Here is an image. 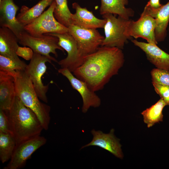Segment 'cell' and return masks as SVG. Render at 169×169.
<instances>
[{"label": "cell", "mask_w": 169, "mask_h": 169, "mask_svg": "<svg viewBox=\"0 0 169 169\" xmlns=\"http://www.w3.org/2000/svg\"><path fill=\"white\" fill-rule=\"evenodd\" d=\"M124 57L121 49L100 47L95 52L84 57L83 63L73 72L95 92L102 90L123 66Z\"/></svg>", "instance_id": "6da1fadb"}, {"label": "cell", "mask_w": 169, "mask_h": 169, "mask_svg": "<svg viewBox=\"0 0 169 169\" xmlns=\"http://www.w3.org/2000/svg\"><path fill=\"white\" fill-rule=\"evenodd\" d=\"M11 133L16 144L40 136L43 126L36 114L25 106L16 96L11 108L5 110Z\"/></svg>", "instance_id": "7a4b0ae2"}, {"label": "cell", "mask_w": 169, "mask_h": 169, "mask_svg": "<svg viewBox=\"0 0 169 169\" xmlns=\"http://www.w3.org/2000/svg\"><path fill=\"white\" fill-rule=\"evenodd\" d=\"M14 78L16 96L25 106L36 114L44 130H47L50 120V106L40 100L25 70L17 71Z\"/></svg>", "instance_id": "3957f363"}, {"label": "cell", "mask_w": 169, "mask_h": 169, "mask_svg": "<svg viewBox=\"0 0 169 169\" xmlns=\"http://www.w3.org/2000/svg\"><path fill=\"white\" fill-rule=\"evenodd\" d=\"M111 13L102 15L106 20L104 29L105 37L101 46L123 48L128 39L130 38L126 34L127 26L129 19L120 16L117 18Z\"/></svg>", "instance_id": "277c9868"}, {"label": "cell", "mask_w": 169, "mask_h": 169, "mask_svg": "<svg viewBox=\"0 0 169 169\" xmlns=\"http://www.w3.org/2000/svg\"><path fill=\"white\" fill-rule=\"evenodd\" d=\"M18 39L19 43L21 45L30 47L34 53L47 57L55 62H57V61L50 54L52 53L57 57L56 50L59 49L64 52V50L58 44V38L49 34L35 36L24 30Z\"/></svg>", "instance_id": "5b68a950"}, {"label": "cell", "mask_w": 169, "mask_h": 169, "mask_svg": "<svg viewBox=\"0 0 169 169\" xmlns=\"http://www.w3.org/2000/svg\"><path fill=\"white\" fill-rule=\"evenodd\" d=\"M55 5L54 0L48 9L40 16L24 27V30L35 36L47 33H68V27L59 22L54 16Z\"/></svg>", "instance_id": "8992f818"}, {"label": "cell", "mask_w": 169, "mask_h": 169, "mask_svg": "<svg viewBox=\"0 0 169 169\" xmlns=\"http://www.w3.org/2000/svg\"><path fill=\"white\" fill-rule=\"evenodd\" d=\"M68 28V33L75 40L79 54L83 57L95 52L105 38L97 29L82 28L72 24Z\"/></svg>", "instance_id": "52a82bcc"}, {"label": "cell", "mask_w": 169, "mask_h": 169, "mask_svg": "<svg viewBox=\"0 0 169 169\" xmlns=\"http://www.w3.org/2000/svg\"><path fill=\"white\" fill-rule=\"evenodd\" d=\"M52 61L47 57L34 53L32 59L25 70L31 81L38 98L46 103L48 101L46 94L49 84L44 85L42 78L47 70L46 63L52 64Z\"/></svg>", "instance_id": "ba28073f"}, {"label": "cell", "mask_w": 169, "mask_h": 169, "mask_svg": "<svg viewBox=\"0 0 169 169\" xmlns=\"http://www.w3.org/2000/svg\"><path fill=\"white\" fill-rule=\"evenodd\" d=\"M47 141L45 137L39 136L17 144L9 163L3 169H19L24 167L33 154Z\"/></svg>", "instance_id": "9c48e42d"}, {"label": "cell", "mask_w": 169, "mask_h": 169, "mask_svg": "<svg viewBox=\"0 0 169 169\" xmlns=\"http://www.w3.org/2000/svg\"><path fill=\"white\" fill-rule=\"evenodd\" d=\"M156 27L155 19L143 11L140 18L136 21L129 19L126 34L128 37H133L136 39L141 38L148 43L157 45L155 31Z\"/></svg>", "instance_id": "30bf717a"}, {"label": "cell", "mask_w": 169, "mask_h": 169, "mask_svg": "<svg viewBox=\"0 0 169 169\" xmlns=\"http://www.w3.org/2000/svg\"><path fill=\"white\" fill-rule=\"evenodd\" d=\"M48 34L57 37L59 45L67 53V57L58 62L61 68H67L73 73L82 64L84 59V57L79 54L75 40L68 33Z\"/></svg>", "instance_id": "8fae6325"}, {"label": "cell", "mask_w": 169, "mask_h": 169, "mask_svg": "<svg viewBox=\"0 0 169 169\" xmlns=\"http://www.w3.org/2000/svg\"><path fill=\"white\" fill-rule=\"evenodd\" d=\"M58 72L67 79L72 88L81 95L83 102L82 108L83 113H86L90 107L96 108L100 105V99L85 82L76 77L67 68H61Z\"/></svg>", "instance_id": "7c38bea8"}, {"label": "cell", "mask_w": 169, "mask_h": 169, "mask_svg": "<svg viewBox=\"0 0 169 169\" xmlns=\"http://www.w3.org/2000/svg\"><path fill=\"white\" fill-rule=\"evenodd\" d=\"M114 132L113 129L107 134L100 131L92 130L91 133L93 138L91 141L83 146L81 149L90 146H96L107 151L116 157L122 159L123 154L121 149V145L120 140L115 137Z\"/></svg>", "instance_id": "4fadbf2b"}, {"label": "cell", "mask_w": 169, "mask_h": 169, "mask_svg": "<svg viewBox=\"0 0 169 169\" xmlns=\"http://www.w3.org/2000/svg\"><path fill=\"white\" fill-rule=\"evenodd\" d=\"M19 9L13 0L0 1V27L9 29L18 38L24 31L17 19L16 14Z\"/></svg>", "instance_id": "5bb4252c"}, {"label": "cell", "mask_w": 169, "mask_h": 169, "mask_svg": "<svg viewBox=\"0 0 169 169\" xmlns=\"http://www.w3.org/2000/svg\"><path fill=\"white\" fill-rule=\"evenodd\" d=\"M72 7L75 12L71 14L70 24L85 29L104 28L106 23L105 19L97 18L92 12L89 11L86 8L81 7L77 3H73Z\"/></svg>", "instance_id": "9a60e30c"}, {"label": "cell", "mask_w": 169, "mask_h": 169, "mask_svg": "<svg viewBox=\"0 0 169 169\" xmlns=\"http://www.w3.org/2000/svg\"><path fill=\"white\" fill-rule=\"evenodd\" d=\"M143 11L156 20L155 33L156 41L158 43L164 41L166 36V29L169 22V1L157 8L146 5Z\"/></svg>", "instance_id": "2e32d148"}, {"label": "cell", "mask_w": 169, "mask_h": 169, "mask_svg": "<svg viewBox=\"0 0 169 169\" xmlns=\"http://www.w3.org/2000/svg\"><path fill=\"white\" fill-rule=\"evenodd\" d=\"M132 42L145 53L147 59L156 68L169 70V54L156 44L140 42L136 39L132 40Z\"/></svg>", "instance_id": "e0dca14e"}, {"label": "cell", "mask_w": 169, "mask_h": 169, "mask_svg": "<svg viewBox=\"0 0 169 169\" xmlns=\"http://www.w3.org/2000/svg\"><path fill=\"white\" fill-rule=\"evenodd\" d=\"M16 96L14 78L0 71V109L9 110Z\"/></svg>", "instance_id": "ac0fdd59"}, {"label": "cell", "mask_w": 169, "mask_h": 169, "mask_svg": "<svg viewBox=\"0 0 169 169\" xmlns=\"http://www.w3.org/2000/svg\"><path fill=\"white\" fill-rule=\"evenodd\" d=\"M19 39L9 29L5 27L0 28V55L13 60H20L17 54L19 47Z\"/></svg>", "instance_id": "d6986e66"}, {"label": "cell", "mask_w": 169, "mask_h": 169, "mask_svg": "<svg viewBox=\"0 0 169 169\" xmlns=\"http://www.w3.org/2000/svg\"><path fill=\"white\" fill-rule=\"evenodd\" d=\"M100 13L102 15L107 13L118 15L125 19H129L134 15V11L127 8L128 0H100Z\"/></svg>", "instance_id": "ffe728a7"}, {"label": "cell", "mask_w": 169, "mask_h": 169, "mask_svg": "<svg viewBox=\"0 0 169 169\" xmlns=\"http://www.w3.org/2000/svg\"><path fill=\"white\" fill-rule=\"evenodd\" d=\"M54 1L41 0L31 8L25 5L22 6L19 13L17 16V20L24 27L40 16Z\"/></svg>", "instance_id": "44dd1931"}, {"label": "cell", "mask_w": 169, "mask_h": 169, "mask_svg": "<svg viewBox=\"0 0 169 169\" xmlns=\"http://www.w3.org/2000/svg\"><path fill=\"white\" fill-rule=\"evenodd\" d=\"M166 105H167L164 101L161 98L155 104L141 112L144 121L147 124L148 128L163 121L162 111Z\"/></svg>", "instance_id": "7402d4cb"}, {"label": "cell", "mask_w": 169, "mask_h": 169, "mask_svg": "<svg viewBox=\"0 0 169 169\" xmlns=\"http://www.w3.org/2000/svg\"><path fill=\"white\" fill-rule=\"evenodd\" d=\"M16 145L11 133L0 132V159L3 163L10 160Z\"/></svg>", "instance_id": "603a6c76"}, {"label": "cell", "mask_w": 169, "mask_h": 169, "mask_svg": "<svg viewBox=\"0 0 169 169\" xmlns=\"http://www.w3.org/2000/svg\"><path fill=\"white\" fill-rule=\"evenodd\" d=\"M27 65L20 60H13L0 55V71L11 75L14 77L16 75L17 71L25 70Z\"/></svg>", "instance_id": "cb8c5ba5"}, {"label": "cell", "mask_w": 169, "mask_h": 169, "mask_svg": "<svg viewBox=\"0 0 169 169\" xmlns=\"http://www.w3.org/2000/svg\"><path fill=\"white\" fill-rule=\"evenodd\" d=\"M55 7L54 15L56 20L61 24L68 27L70 24L71 14L68 5L67 0H54Z\"/></svg>", "instance_id": "d4e9b609"}, {"label": "cell", "mask_w": 169, "mask_h": 169, "mask_svg": "<svg viewBox=\"0 0 169 169\" xmlns=\"http://www.w3.org/2000/svg\"><path fill=\"white\" fill-rule=\"evenodd\" d=\"M152 83L169 86V70L155 68L151 72Z\"/></svg>", "instance_id": "484cf974"}, {"label": "cell", "mask_w": 169, "mask_h": 169, "mask_svg": "<svg viewBox=\"0 0 169 169\" xmlns=\"http://www.w3.org/2000/svg\"><path fill=\"white\" fill-rule=\"evenodd\" d=\"M152 84L156 92L163 100L167 105H169V86Z\"/></svg>", "instance_id": "4316f807"}, {"label": "cell", "mask_w": 169, "mask_h": 169, "mask_svg": "<svg viewBox=\"0 0 169 169\" xmlns=\"http://www.w3.org/2000/svg\"><path fill=\"white\" fill-rule=\"evenodd\" d=\"M0 132L11 133L8 116L5 110L0 109Z\"/></svg>", "instance_id": "83f0119b"}, {"label": "cell", "mask_w": 169, "mask_h": 169, "mask_svg": "<svg viewBox=\"0 0 169 169\" xmlns=\"http://www.w3.org/2000/svg\"><path fill=\"white\" fill-rule=\"evenodd\" d=\"M16 53L18 56L22 57L26 60H29L32 59L34 52L31 48L28 47L19 46L17 50Z\"/></svg>", "instance_id": "f1b7e54d"}, {"label": "cell", "mask_w": 169, "mask_h": 169, "mask_svg": "<svg viewBox=\"0 0 169 169\" xmlns=\"http://www.w3.org/2000/svg\"><path fill=\"white\" fill-rule=\"evenodd\" d=\"M146 5L154 8H158L162 5L160 0H149Z\"/></svg>", "instance_id": "f546056e"}, {"label": "cell", "mask_w": 169, "mask_h": 169, "mask_svg": "<svg viewBox=\"0 0 169 169\" xmlns=\"http://www.w3.org/2000/svg\"></svg>", "instance_id": "4dcf8cb0"}, {"label": "cell", "mask_w": 169, "mask_h": 169, "mask_svg": "<svg viewBox=\"0 0 169 169\" xmlns=\"http://www.w3.org/2000/svg\"><path fill=\"white\" fill-rule=\"evenodd\" d=\"M30 0V1H31V0Z\"/></svg>", "instance_id": "1f68e13d"}, {"label": "cell", "mask_w": 169, "mask_h": 169, "mask_svg": "<svg viewBox=\"0 0 169 169\" xmlns=\"http://www.w3.org/2000/svg\"><path fill=\"white\" fill-rule=\"evenodd\" d=\"M1 0H0V1H1Z\"/></svg>", "instance_id": "d6a6232c"}]
</instances>
